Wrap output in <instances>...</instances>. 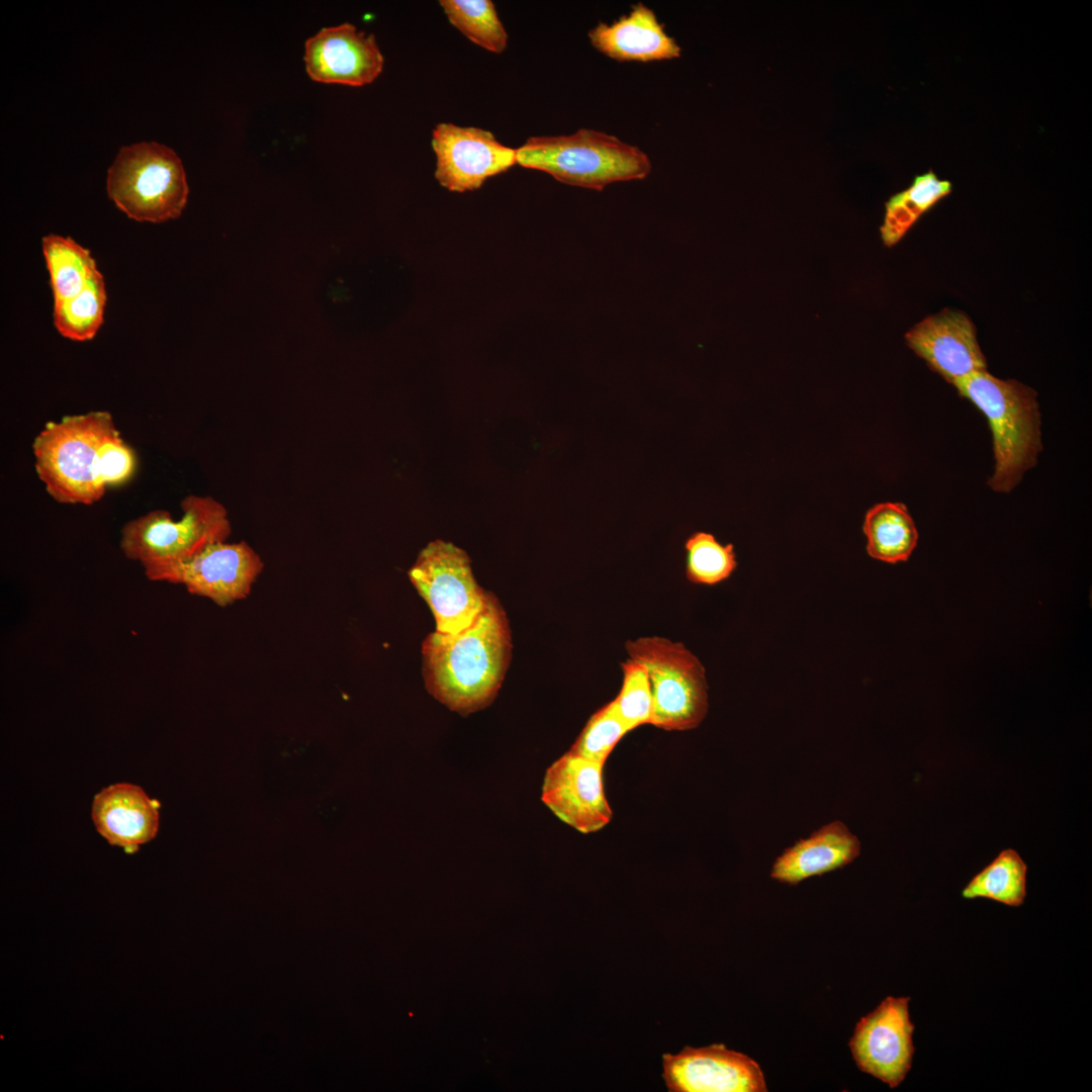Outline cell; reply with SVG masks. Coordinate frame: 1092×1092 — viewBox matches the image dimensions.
<instances>
[{
    "label": "cell",
    "mask_w": 1092,
    "mask_h": 1092,
    "mask_svg": "<svg viewBox=\"0 0 1092 1092\" xmlns=\"http://www.w3.org/2000/svg\"><path fill=\"white\" fill-rule=\"evenodd\" d=\"M512 636L506 612L488 593L476 620L456 634L436 630L423 642L428 692L450 710L469 714L489 705L510 664Z\"/></svg>",
    "instance_id": "1"
},
{
    "label": "cell",
    "mask_w": 1092,
    "mask_h": 1092,
    "mask_svg": "<svg viewBox=\"0 0 1092 1092\" xmlns=\"http://www.w3.org/2000/svg\"><path fill=\"white\" fill-rule=\"evenodd\" d=\"M954 387L987 419L995 468L989 486L1010 492L1037 462L1042 449L1036 392L1015 379H1000L987 370L969 375Z\"/></svg>",
    "instance_id": "2"
},
{
    "label": "cell",
    "mask_w": 1092,
    "mask_h": 1092,
    "mask_svg": "<svg viewBox=\"0 0 1092 1092\" xmlns=\"http://www.w3.org/2000/svg\"><path fill=\"white\" fill-rule=\"evenodd\" d=\"M517 164L546 172L561 183L598 191L614 182L644 179L652 168L639 148L589 128L531 136L517 149Z\"/></svg>",
    "instance_id": "3"
},
{
    "label": "cell",
    "mask_w": 1092,
    "mask_h": 1092,
    "mask_svg": "<svg viewBox=\"0 0 1092 1092\" xmlns=\"http://www.w3.org/2000/svg\"><path fill=\"white\" fill-rule=\"evenodd\" d=\"M116 432L105 411L49 422L32 444L35 471L48 493L62 504L98 502L106 490L99 477L100 449Z\"/></svg>",
    "instance_id": "4"
},
{
    "label": "cell",
    "mask_w": 1092,
    "mask_h": 1092,
    "mask_svg": "<svg viewBox=\"0 0 1092 1092\" xmlns=\"http://www.w3.org/2000/svg\"><path fill=\"white\" fill-rule=\"evenodd\" d=\"M181 508L183 516L179 521L165 510H154L122 528L123 554L139 561L149 579L192 559L208 545L225 541L232 533L225 508L211 496L188 495L182 499Z\"/></svg>",
    "instance_id": "5"
},
{
    "label": "cell",
    "mask_w": 1092,
    "mask_h": 1092,
    "mask_svg": "<svg viewBox=\"0 0 1092 1092\" xmlns=\"http://www.w3.org/2000/svg\"><path fill=\"white\" fill-rule=\"evenodd\" d=\"M188 192L180 158L156 142L122 147L108 169V196L138 221L162 222L178 217Z\"/></svg>",
    "instance_id": "6"
},
{
    "label": "cell",
    "mask_w": 1092,
    "mask_h": 1092,
    "mask_svg": "<svg viewBox=\"0 0 1092 1092\" xmlns=\"http://www.w3.org/2000/svg\"><path fill=\"white\" fill-rule=\"evenodd\" d=\"M629 658L648 672L653 712L650 724L667 731L697 728L708 712L706 670L681 642L644 636L625 642Z\"/></svg>",
    "instance_id": "7"
},
{
    "label": "cell",
    "mask_w": 1092,
    "mask_h": 1092,
    "mask_svg": "<svg viewBox=\"0 0 1092 1092\" xmlns=\"http://www.w3.org/2000/svg\"><path fill=\"white\" fill-rule=\"evenodd\" d=\"M407 575L431 609L437 632H461L486 605L488 592L474 578L469 556L451 542H430L421 550Z\"/></svg>",
    "instance_id": "8"
},
{
    "label": "cell",
    "mask_w": 1092,
    "mask_h": 1092,
    "mask_svg": "<svg viewBox=\"0 0 1092 1092\" xmlns=\"http://www.w3.org/2000/svg\"><path fill=\"white\" fill-rule=\"evenodd\" d=\"M909 997L885 998L856 1023L849 1048L856 1066L891 1088L898 1087L911 1069L914 1024Z\"/></svg>",
    "instance_id": "9"
},
{
    "label": "cell",
    "mask_w": 1092,
    "mask_h": 1092,
    "mask_svg": "<svg viewBox=\"0 0 1092 1092\" xmlns=\"http://www.w3.org/2000/svg\"><path fill=\"white\" fill-rule=\"evenodd\" d=\"M264 564L245 541L215 542L192 559L155 573L150 580L183 584L191 595L219 607L245 599Z\"/></svg>",
    "instance_id": "10"
},
{
    "label": "cell",
    "mask_w": 1092,
    "mask_h": 1092,
    "mask_svg": "<svg viewBox=\"0 0 1092 1092\" xmlns=\"http://www.w3.org/2000/svg\"><path fill=\"white\" fill-rule=\"evenodd\" d=\"M432 148L436 155L435 178L455 192L475 190L487 178L517 164V149L474 126L438 123L432 131Z\"/></svg>",
    "instance_id": "11"
},
{
    "label": "cell",
    "mask_w": 1092,
    "mask_h": 1092,
    "mask_svg": "<svg viewBox=\"0 0 1092 1092\" xmlns=\"http://www.w3.org/2000/svg\"><path fill=\"white\" fill-rule=\"evenodd\" d=\"M663 1079L671 1092H765L759 1065L724 1044L686 1046L662 1056Z\"/></svg>",
    "instance_id": "12"
},
{
    "label": "cell",
    "mask_w": 1092,
    "mask_h": 1092,
    "mask_svg": "<svg viewBox=\"0 0 1092 1092\" xmlns=\"http://www.w3.org/2000/svg\"><path fill=\"white\" fill-rule=\"evenodd\" d=\"M541 799L564 823L587 834L612 819L603 787V764L570 751L546 770Z\"/></svg>",
    "instance_id": "13"
},
{
    "label": "cell",
    "mask_w": 1092,
    "mask_h": 1092,
    "mask_svg": "<svg viewBox=\"0 0 1092 1092\" xmlns=\"http://www.w3.org/2000/svg\"><path fill=\"white\" fill-rule=\"evenodd\" d=\"M303 58L311 80L354 87L372 83L384 65L375 36L349 22L323 27L307 38Z\"/></svg>",
    "instance_id": "14"
},
{
    "label": "cell",
    "mask_w": 1092,
    "mask_h": 1092,
    "mask_svg": "<svg viewBox=\"0 0 1092 1092\" xmlns=\"http://www.w3.org/2000/svg\"><path fill=\"white\" fill-rule=\"evenodd\" d=\"M905 339L915 354L952 386L973 373L987 370L976 328L962 311L944 308L931 314L916 324Z\"/></svg>",
    "instance_id": "15"
},
{
    "label": "cell",
    "mask_w": 1092,
    "mask_h": 1092,
    "mask_svg": "<svg viewBox=\"0 0 1092 1092\" xmlns=\"http://www.w3.org/2000/svg\"><path fill=\"white\" fill-rule=\"evenodd\" d=\"M92 821L111 845L133 853L159 831V803L140 787L118 783L103 788L92 802Z\"/></svg>",
    "instance_id": "16"
},
{
    "label": "cell",
    "mask_w": 1092,
    "mask_h": 1092,
    "mask_svg": "<svg viewBox=\"0 0 1092 1092\" xmlns=\"http://www.w3.org/2000/svg\"><path fill=\"white\" fill-rule=\"evenodd\" d=\"M592 46L618 62H654L680 57L681 49L655 12L639 2L613 23L600 22L588 32Z\"/></svg>",
    "instance_id": "17"
},
{
    "label": "cell",
    "mask_w": 1092,
    "mask_h": 1092,
    "mask_svg": "<svg viewBox=\"0 0 1092 1092\" xmlns=\"http://www.w3.org/2000/svg\"><path fill=\"white\" fill-rule=\"evenodd\" d=\"M860 853V842L841 821H832L788 847L774 862L770 877L800 882L841 869Z\"/></svg>",
    "instance_id": "18"
},
{
    "label": "cell",
    "mask_w": 1092,
    "mask_h": 1092,
    "mask_svg": "<svg viewBox=\"0 0 1092 1092\" xmlns=\"http://www.w3.org/2000/svg\"><path fill=\"white\" fill-rule=\"evenodd\" d=\"M862 530L868 554L887 563L908 560L919 537L907 507L901 503L886 502L872 507L866 514Z\"/></svg>",
    "instance_id": "19"
},
{
    "label": "cell",
    "mask_w": 1092,
    "mask_h": 1092,
    "mask_svg": "<svg viewBox=\"0 0 1092 1092\" xmlns=\"http://www.w3.org/2000/svg\"><path fill=\"white\" fill-rule=\"evenodd\" d=\"M42 252L50 273L54 302L79 294L98 272L90 251L71 238L47 236L42 239Z\"/></svg>",
    "instance_id": "20"
},
{
    "label": "cell",
    "mask_w": 1092,
    "mask_h": 1092,
    "mask_svg": "<svg viewBox=\"0 0 1092 1092\" xmlns=\"http://www.w3.org/2000/svg\"><path fill=\"white\" fill-rule=\"evenodd\" d=\"M1027 866L1019 853L1006 848L975 875L962 891L965 899L986 898L1019 907L1026 896Z\"/></svg>",
    "instance_id": "21"
},
{
    "label": "cell",
    "mask_w": 1092,
    "mask_h": 1092,
    "mask_svg": "<svg viewBox=\"0 0 1092 1092\" xmlns=\"http://www.w3.org/2000/svg\"><path fill=\"white\" fill-rule=\"evenodd\" d=\"M105 302V283L98 271L79 294L54 302L55 327L65 338L90 340L103 323Z\"/></svg>",
    "instance_id": "22"
},
{
    "label": "cell",
    "mask_w": 1092,
    "mask_h": 1092,
    "mask_svg": "<svg viewBox=\"0 0 1092 1092\" xmlns=\"http://www.w3.org/2000/svg\"><path fill=\"white\" fill-rule=\"evenodd\" d=\"M449 22L475 44L500 54L508 46V33L490 0H441Z\"/></svg>",
    "instance_id": "23"
},
{
    "label": "cell",
    "mask_w": 1092,
    "mask_h": 1092,
    "mask_svg": "<svg viewBox=\"0 0 1092 1092\" xmlns=\"http://www.w3.org/2000/svg\"><path fill=\"white\" fill-rule=\"evenodd\" d=\"M685 549L686 576L693 583L717 584L727 579L737 566L733 545H722L710 533H694L687 539Z\"/></svg>",
    "instance_id": "24"
},
{
    "label": "cell",
    "mask_w": 1092,
    "mask_h": 1092,
    "mask_svg": "<svg viewBox=\"0 0 1092 1092\" xmlns=\"http://www.w3.org/2000/svg\"><path fill=\"white\" fill-rule=\"evenodd\" d=\"M627 732L614 701H611L593 714L569 751L604 765Z\"/></svg>",
    "instance_id": "25"
},
{
    "label": "cell",
    "mask_w": 1092,
    "mask_h": 1092,
    "mask_svg": "<svg viewBox=\"0 0 1092 1092\" xmlns=\"http://www.w3.org/2000/svg\"><path fill=\"white\" fill-rule=\"evenodd\" d=\"M623 681L619 695L613 700L628 731L650 724L653 698L648 672L643 664L628 659L621 663Z\"/></svg>",
    "instance_id": "26"
},
{
    "label": "cell",
    "mask_w": 1092,
    "mask_h": 1092,
    "mask_svg": "<svg viewBox=\"0 0 1092 1092\" xmlns=\"http://www.w3.org/2000/svg\"><path fill=\"white\" fill-rule=\"evenodd\" d=\"M135 469L132 449L121 439L119 431L109 436L101 446L99 477L107 487L127 481Z\"/></svg>",
    "instance_id": "27"
},
{
    "label": "cell",
    "mask_w": 1092,
    "mask_h": 1092,
    "mask_svg": "<svg viewBox=\"0 0 1092 1092\" xmlns=\"http://www.w3.org/2000/svg\"><path fill=\"white\" fill-rule=\"evenodd\" d=\"M951 190L948 181L939 180L932 172L915 177L912 185L904 193L914 200L924 211L932 207Z\"/></svg>",
    "instance_id": "28"
},
{
    "label": "cell",
    "mask_w": 1092,
    "mask_h": 1092,
    "mask_svg": "<svg viewBox=\"0 0 1092 1092\" xmlns=\"http://www.w3.org/2000/svg\"><path fill=\"white\" fill-rule=\"evenodd\" d=\"M890 200L900 204L905 208L916 220L925 211L911 198H909L904 191L900 192L890 198Z\"/></svg>",
    "instance_id": "29"
}]
</instances>
